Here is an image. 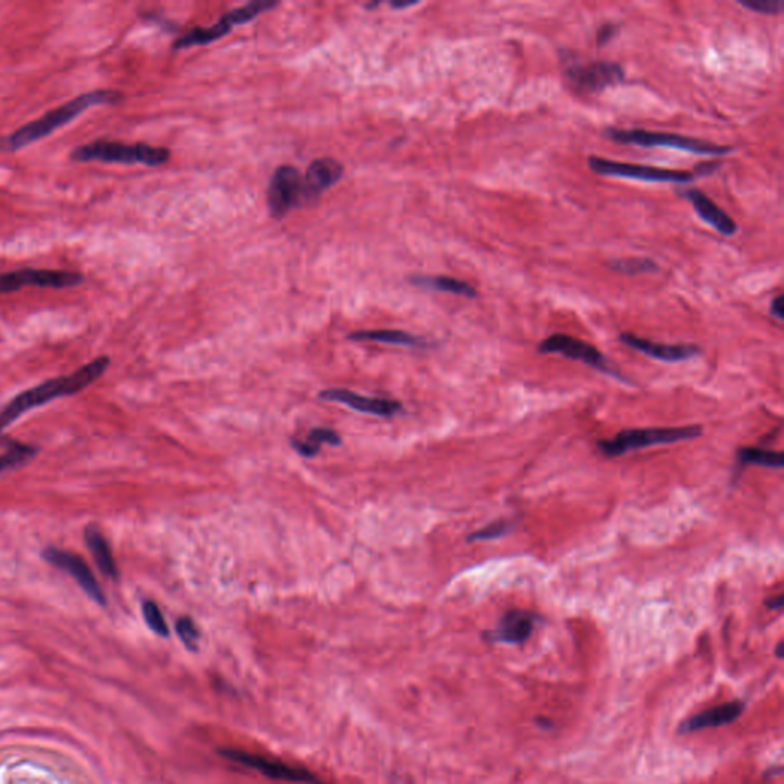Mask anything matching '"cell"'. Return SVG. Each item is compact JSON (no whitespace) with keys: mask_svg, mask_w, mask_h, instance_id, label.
<instances>
[{"mask_svg":"<svg viewBox=\"0 0 784 784\" xmlns=\"http://www.w3.org/2000/svg\"><path fill=\"white\" fill-rule=\"evenodd\" d=\"M624 345L630 347L635 351L642 352L647 357L655 361H667V363H677V361H689L700 354L697 345L680 343V345H668V343H657L644 337L636 336L631 332H622L619 336Z\"/></svg>","mask_w":784,"mask_h":784,"instance_id":"obj_14","label":"cell"},{"mask_svg":"<svg viewBox=\"0 0 784 784\" xmlns=\"http://www.w3.org/2000/svg\"><path fill=\"white\" fill-rule=\"evenodd\" d=\"M703 433L702 426H678V428H637L624 429L608 440H597L596 446L602 455L617 458L637 451V449L673 444V443L696 440Z\"/></svg>","mask_w":784,"mask_h":784,"instance_id":"obj_4","label":"cell"},{"mask_svg":"<svg viewBox=\"0 0 784 784\" xmlns=\"http://www.w3.org/2000/svg\"><path fill=\"white\" fill-rule=\"evenodd\" d=\"M235 26L230 15H226L217 25H213L210 28H195L184 34L183 37H179L174 44L175 49L190 48L197 45H208L215 40L221 39L224 34L229 33Z\"/></svg>","mask_w":784,"mask_h":784,"instance_id":"obj_21","label":"cell"},{"mask_svg":"<svg viewBox=\"0 0 784 784\" xmlns=\"http://www.w3.org/2000/svg\"><path fill=\"white\" fill-rule=\"evenodd\" d=\"M37 453V449L17 442H8L5 453L0 455V473L19 467Z\"/></svg>","mask_w":784,"mask_h":784,"instance_id":"obj_24","label":"cell"},{"mask_svg":"<svg viewBox=\"0 0 784 784\" xmlns=\"http://www.w3.org/2000/svg\"><path fill=\"white\" fill-rule=\"evenodd\" d=\"M743 8L756 11L760 15H777L783 11V0H738Z\"/></svg>","mask_w":784,"mask_h":784,"instance_id":"obj_29","label":"cell"},{"mask_svg":"<svg viewBox=\"0 0 784 784\" xmlns=\"http://www.w3.org/2000/svg\"><path fill=\"white\" fill-rule=\"evenodd\" d=\"M608 269L611 271L621 273V275L636 276L656 273V271H659V265L656 264L655 260H647V258H633V260H611Z\"/></svg>","mask_w":784,"mask_h":784,"instance_id":"obj_25","label":"cell"},{"mask_svg":"<svg viewBox=\"0 0 784 784\" xmlns=\"http://www.w3.org/2000/svg\"><path fill=\"white\" fill-rule=\"evenodd\" d=\"M784 597L783 595H779L777 597H770L766 601V606L770 610H781L783 608Z\"/></svg>","mask_w":784,"mask_h":784,"instance_id":"obj_35","label":"cell"},{"mask_svg":"<svg viewBox=\"0 0 784 784\" xmlns=\"http://www.w3.org/2000/svg\"><path fill=\"white\" fill-rule=\"evenodd\" d=\"M541 617L532 611L510 610L501 616L494 630L486 631L483 637L491 644L521 645L530 639Z\"/></svg>","mask_w":784,"mask_h":784,"instance_id":"obj_13","label":"cell"},{"mask_svg":"<svg viewBox=\"0 0 784 784\" xmlns=\"http://www.w3.org/2000/svg\"><path fill=\"white\" fill-rule=\"evenodd\" d=\"M348 337L351 341H370V342L390 343L400 347H431L423 339L399 330H366V331L352 332Z\"/></svg>","mask_w":784,"mask_h":784,"instance_id":"obj_20","label":"cell"},{"mask_svg":"<svg viewBox=\"0 0 784 784\" xmlns=\"http://www.w3.org/2000/svg\"><path fill=\"white\" fill-rule=\"evenodd\" d=\"M319 397L327 402H337L343 403L363 412V414L377 415V417H392V415L402 412V404L395 400L390 399H372V397H365L359 395L352 391L348 390H325L319 394Z\"/></svg>","mask_w":784,"mask_h":784,"instance_id":"obj_16","label":"cell"},{"mask_svg":"<svg viewBox=\"0 0 784 784\" xmlns=\"http://www.w3.org/2000/svg\"><path fill=\"white\" fill-rule=\"evenodd\" d=\"M290 443H291V448L305 458L316 457L319 453V449H321L316 444H313V443L309 442V440L302 442V440H298V438H291Z\"/></svg>","mask_w":784,"mask_h":784,"instance_id":"obj_31","label":"cell"},{"mask_svg":"<svg viewBox=\"0 0 784 784\" xmlns=\"http://www.w3.org/2000/svg\"><path fill=\"white\" fill-rule=\"evenodd\" d=\"M42 558L46 563L51 564L53 567L58 568L60 572L67 573L69 576L74 577L78 587L82 588L83 592L87 593V596L91 597L96 604L101 606H107V596H105L103 588L100 587V584L97 583L91 568L87 567V564L78 555L71 554L66 550L56 549V547H46L42 552Z\"/></svg>","mask_w":784,"mask_h":784,"instance_id":"obj_11","label":"cell"},{"mask_svg":"<svg viewBox=\"0 0 784 784\" xmlns=\"http://www.w3.org/2000/svg\"><path fill=\"white\" fill-rule=\"evenodd\" d=\"M123 100V94L114 89H96L85 92L73 100L66 101L62 107L48 111L37 120L29 121L20 126L19 129L0 138L2 152H17L36 141L44 140L45 137L53 134L54 130L76 120L89 107H103V105H118Z\"/></svg>","mask_w":784,"mask_h":784,"instance_id":"obj_1","label":"cell"},{"mask_svg":"<svg viewBox=\"0 0 784 784\" xmlns=\"http://www.w3.org/2000/svg\"><path fill=\"white\" fill-rule=\"evenodd\" d=\"M85 541L87 544V549L91 552L96 561L97 567L100 570L103 576L111 577V579H118V567H117L116 559L112 556L111 547L107 543V538L103 536L100 530L89 525L85 529Z\"/></svg>","mask_w":784,"mask_h":784,"instance_id":"obj_19","label":"cell"},{"mask_svg":"<svg viewBox=\"0 0 784 784\" xmlns=\"http://www.w3.org/2000/svg\"><path fill=\"white\" fill-rule=\"evenodd\" d=\"M720 168V163L718 161H708V163L700 164L696 168V175L694 177H705V175H711Z\"/></svg>","mask_w":784,"mask_h":784,"instance_id":"obj_33","label":"cell"},{"mask_svg":"<svg viewBox=\"0 0 784 784\" xmlns=\"http://www.w3.org/2000/svg\"><path fill=\"white\" fill-rule=\"evenodd\" d=\"M770 314L774 316V318L779 319V321H783L784 319V307H783V296L779 294L777 298L772 300L770 303Z\"/></svg>","mask_w":784,"mask_h":784,"instance_id":"obj_34","label":"cell"},{"mask_svg":"<svg viewBox=\"0 0 784 784\" xmlns=\"http://www.w3.org/2000/svg\"><path fill=\"white\" fill-rule=\"evenodd\" d=\"M617 31H619V26H617L616 24L602 25L601 28L597 29V46H606L608 42L615 39V36H616Z\"/></svg>","mask_w":784,"mask_h":784,"instance_id":"obj_32","label":"cell"},{"mask_svg":"<svg viewBox=\"0 0 784 784\" xmlns=\"http://www.w3.org/2000/svg\"><path fill=\"white\" fill-rule=\"evenodd\" d=\"M737 463L740 464L741 471L746 466H761L768 469H783L784 457L783 453L770 449L754 448V446H745L737 451Z\"/></svg>","mask_w":784,"mask_h":784,"instance_id":"obj_23","label":"cell"},{"mask_svg":"<svg viewBox=\"0 0 784 784\" xmlns=\"http://www.w3.org/2000/svg\"><path fill=\"white\" fill-rule=\"evenodd\" d=\"M141 611H143V617H145L146 624L150 630L161 637H168V626L159 606L154 601H145L141 606Z\"/></svg>","mask_w":784,"mask_h":784,"instance_id":"obj_27","label":"cell"},{"mask_svg":"<svg viewBox=\"0 0 784 784\" xmlns=\"http://www.w3.org/2000/svg\"><path fill=\"white\" fill-rule=\"evenodd\" d=\"M514 529H515V523H512L509 520H498L469 535L467 536V543H473V541H495V539L507 536Z\"/></svg>","mask_w":784,"mask_h":784,"instance_id":"obj_26","label":"cell"},{"mask_svg":"<svg viewBox=\"0 0 784 784\" xmlns=\"http://www.w3.org/2000/svg\"><path fill=\"white\" fill-rule=\"evenodd\" d=\"M608 140L617 145L639 146V148H668V149L684 150L688 154L703 155V157H723L731 154L732 146L716 145L709 141L697 140L684 135L668 134V132H655L645 129H616L608 127L604 132Z\"/></svg>","mask_w":784,"mask_h":784,"instance_id":"obj_5","label":"cell"},{"mask_svg":"<svg viewBox=\"0 0 784 784\" xmlns=\"http://www.w3.org/2000/svg\"><path fill=\"white\" fill-rule=\"evenodd\" d=\"M587 164L595 174L601 177L635 179L645 183L688 184L696 178L694 174L685 170H671V168H655L645 164L619 163L601 157H590Z\"/></svg>","mask_w":784,"mask_h":784,"instance_id":"obj_7","label":"cell"},{"mask_svg":"<svg viewBox=\"0 0 784 784\" xmlns=\"http://www.w3.org/2000/svg\"><path fill=\"white\" fill-rule=\"evenodd\" d=\"M109 363H111L109 357H97L87 365L78 368L71 376L56 377V379L44 382L40 385L34 386L31 390L24 391L19 395H15L10 403L0 409V433L6 426H10L15 419H19L20 415L28 412L29 409L49 403L58 397L77 394L80 391L85 390L91 383H94L98 377L103 376V372L107 370Z\"/></svg>","mask_w":784,"mask_h":784,"instance_id":"obj_2","label":"cell"},{"mask_svg":"<svg viewBox=\"0 0 784 784\" xmlns=\"http://www.w3.org/2000/svg\"><path fill=\"white\" fill-rule=\"evenodd\" d=\"M85 282V276L67 270L20 269L0 275V294L15 293L28 287L73 289Z\"/></svg>","mask_w":784,"mask_h":784,"instance_id":"obj_9","label":"cell"},{"mask_svg":"<svg viewBox=\"0 0 784 784\" xmlns=\"http://www.w3.org/2000/svg\"><path fill=\"white\" fill-rule=\"evenodd\" d=\"M342 164L332 158H319L310 164L302 178V199L311 201L342 178Z\"/></svg>","mask_w":784,"mask_h":784,"instance_id":"obj_17","label":"cell"},{"mask_svg":"<svg viewBox=\"0 0 784 784\" xmlns=\"http://www.w3.org/2000/svg\"><path fill=\"white\" fill-rule=\"evenodd\" d=\"M302 201V177L298 168L280 166L270 181L267 202L273 217L284 218L287 213Z\"/></svg>","mask_w":784,"mask_h":784,"instance_id":"obj_12","label":"cell"},{"mask_svg":"<svg viewBox=\"0 0 784 784\" xmlns=\"http://www.w3.org/2000/svg\"><path fill=\"white\" fill-rule=\"evenodd\" d=\"M177 635L179 636V639L186 645V648L190 651L198 650V642H199V637H201V633L198 630L197 624L190 619V617H181L177 621Z\"/></svg>","mask_w":784,"mask_h":784,"instance_id":"obj_28","label":"cell"},{"mask_svg":"<svg viewBox=\"0 0 784 784\" xmlns=\"http://www.w3.org/2000/svg\"><path fill=\"white\" fill-rule=\"evenodd\" d=\"M219 754L227 760L251 768V769L258 770L260 774L271 779L291 781V783L325 784L313 772L302 769V768L285 765L284 761L270 760L267 757L256 756L251 752L235 749V748H222L219 749Z\"/></svg>","mask_w":784,"mask_h":784,"instance_id":"obj_10","label":"cell"},{"mask_svg":"<svg viewBox=\"0 0 784 784\" xmlns=\"http://www.w3.org/2000/svg\"><path fill=\"white\" fill-rule=\"evenodd\" d=\"M309 442L313 443L319 448L322 443H327L330 446H339L342 443L339 433L330 428H314L313 431H310Z\"/></svg>","mask_w":784,"mask_h":784,"instance_id":"obj_30","label":"cell"},{"mask_svg":"<svg viewBox=\"0 0 784 784\" xmlns=\"http://www.w3.org/2000/svg\"><path fill=\"white\" fill-rule=\"evenodd\" d=\"M781 647H783V644H781V642H779V644L777 645V657H779V659H781V657H783V655H781Z\"/></svg>","mask_w":784,"mask_h":784,"instance_id":"obj_36","label":"cell"},{"mask_svg":"<svg viewBox=\"0 0 784 784\" xmlns=\"http://www.w3.org/2000/svg\"><path fill=\"white\" fill-rule=\"evenodd\" d=\"M538 351L541 354H559V356L567 357L572 361H583L585 365L592 366L602 374L613 377L622 383L628 382L626 377L622 376L621 372L611 365L610 361L596 347H593L592 343L584 342L577 337L556 332V334H552L539 343Z\"/></svg>","mask_w":784,"mask_h":784,"instance_id":"obj_8","label":"cell"},{"mask_svg":"<svg viewBox=\"0 0 784 784\" xmlns=\"http://www.w3.org/2000/svg\"><path fill=\"white\" fill-rule=\"evenodd\" d=\"M680 195H684V198H687L693 204L694 210L698 217L702 218L703 221L709 226L714 227L720 235H736V221L727 212H723L722 209L718 208V204L712 201L711 198L707 197L702 190L688 188Z\"/></svg>","mask_w":784,"mask_h":784,"instance_id":"obj_18","label":"cell"},{"mask_svg":"<svg viewBox=\"0 0 784 784\" xmlns=\"http://www.w3.org/2000/svg\"><path fill=\"white\" fill-rule=\"evenodd\" d=\"M74 163L143 164L157 168L168 163L170 152L145 143L127 145L121 141L96 140L78 146L69 154Z\"/></svg>","mask_w":784,"mask_h":784,"instance_id":"obj_3","label":"cell"},{"mask_svg":"<svg viewBox=\"0 0 784 784\" xmlns=\"http://www.w3.org/2000/svg\"><path fill=\"white\" fill-rule=\"evenodd\" d=\"M563 76L568 87L577 94H599L615 87L626 80V73L619 63L593 60L581 62L575 56L563 54Z\"/></svg>","mask_w":784,"mask_h":784,"instance_id":"obj_6","label":"cell"},{"mask_svg":"<svg viewBox=\"0 0 784 784\" xmlns=\"http://www.w3.org/2000/svg\"><path fill=\"white\" fill-rule=\"evenodd\" d=\"M411 282L424 289L437 290L444 293L458 294L464 298H476V290L464 280H455L451 276H412Z\"/></svg>","mask_w":784,"mask_h":784,"instance_id":"obj_22","label":"cell"},{"mask_svg":"<svg viewBox=\"0 0 784 784\" xmlns=\"http://www.w3.org/2000/svg\"><path fill=\"white\" fill-rule=\"evenodd\" d=\"M745 708L746 703L741 702V700H732V702L709 708V709H705L698 714H694L680 723L677 728V734L688 736V734L703 731V729L727 727V725H731L741 718V714L745 712Z\"/></svg>","mask_w":784,"mask_h":784,"instance_id":"obj_15","label":"cell"}]
</instances>
